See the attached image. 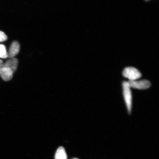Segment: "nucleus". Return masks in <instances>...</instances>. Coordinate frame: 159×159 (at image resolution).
Here are the masks:
<instances>
[{
	"label": "nucleus",
	"instance_id": "nucleus-10",
	"mask_svg": "<svg viewBox=\"0 0 159 159\" xmlns=\"http://www.w3.org/2000/svg\"><path fill=\"white\" fill-rule=\"evenodd\" d=\"M4 63H3V61L0 59V69L4 67Z\"/></svg>",
	"mask_w": 159,
	"mask_h": 159
},
{
	"label": "nucleus",
	"instance_id": "nucleus-2",
	"mask_svg": "<svg viewBox=\"0 0 159 159\" xmlns=\"http://www.w3.org/2000/svg\"><path fill=\"white\" fill-rule=\"evenodd\" d=\"M123 75L125 78H128L129 81L137 80L140 78L142 74L138 69L133 67L125 68L123 71Z\"/></svg>",
	"mask_w": 159,
	"mask_h": 159
},
{
	"label": "nucleus",
	"instance_id": "nucleus-9",
	"mask_svg": "<svg viewBox=\"0 0 159 159\" xmlns=\"http://www.w3.org/2000/svg\"><path fill=\"white\" fill-rule=\"evenodd\" d=\"M7 37L5 34L2 31H0V42L7 40Z\"/></svg>",
	"mask_w": 159,
	"mask_h": 159
},
{
	"label": "nucleus",
	"instance_id": "nucleus-3",
	"mask_svg": "<svg viewBox=\"0 0 159 159\" xmlns=\"http://www.w3.org/2000/svg\"><path fill=\"white\" fill-rule=\"evenodd\" d=\"M129 86L131 88L139 89H148L151 86V83L146 80H140L129 81Z\"/></svg>",
	"mask_w": 159,
	"mask_h": 159
},
{
	"label": "nucleus",
	"instance_id": "nucleus-6",
	"mask_svg": "<svg viewBox=\"0 0 159 159\" xmlns=\"http://www.w3.org/2000/svg\"><path fill=\"white\" fill-rule=\"evenodd\" d=\"M18 65V60L15 57L10 58L4 64V67H5L11 69L13 72L16 70Z\"/></svg>",
	"mask_w": 159,
	"mask_h": 159
},
{
	"label": "nucleus",
	"instance_id": "nucleus-4",
	"mask_svg": "<svg viewBox=\"0 0 159 159\" xmlns=\"http://www.w3.org/2000/svg\"><path fill=\"white\" fill-rule=\"evenodd\" d=\"M20 50V45L18 42L14 41L11 45L9 52H7L8 57L9 58L15 57L16 55L18 54Z\"/></svg>",
	"mask_w": 159,
	"mask_h": 159
},
{
	"label": "nucleus",
	"instance_id": "nucleus-8",
	"mask_svg": "<svg viewBox=\"0 0 159 159\" xmlns=\"http://www.w3.org/2000/svg\"><path fill=\"white\" fill-rule=\"evenodd\" d=\"M8 57V53L4 45H0V57L2 59L7 58Z\"/></svg>",
	"mask_w": 159,
	"mask_h": 159
},
{
	"label": "nucleus",
	"instance_id": "nucleus-5",
	"mask_svg": "<svg viewBox=\"0 0 159 159\" xmlns=\"http://www.w3.org/2000/svg\"><path fill=\"white\" fill-rule=\"evenodd\" d=\"M13 72L7 67H3L0 69V76L4 80L8 81L12 78Z\"/></svg>",
	"mask_w": 159,
	"mask_h": 159
},
{
	"label": "nucleus",
	"instance_id": "nucleus-7",
	"mask_svg": "<svg viewBox=\"0 0 159 159\" xmlns=\"http://www.w3.org/2000/svg\"><path fill=\"white\" fill-rule=\"evenodd\" d=\"M67 155L65 149L63 147H60L56 152L55 159H67Z\"/></svg>",
	"mask_w": 159,
	"mask_h": 159
},
{
	"label": "nucleus",
	"instance_id": "nucleus-1",
	"mask_svg": "<svg viewBox=\"0 0 159 159\" xmlns=\"http://www.w3.org/2000/svg\"><path fill=\"white\" fill-rule=\"evenodd\" d=\"M123 95L126 105L127 109L129 113L132 110V97L131 87L129 86L128 81H124L122 84Z\"/></svg>",
	"mask_w": 159,
	"mask_h": 159
},
{
	"label": "nucleus",
	"instance_id": "nucleus-11",
	"mask_svg": "<svg viewBox=\"0 0 159 159\" xmlns=\"http://www.w3.org/2000/svg\"><path fill=\"white\" fill-rule=\"evenodd\" d=\"M73 159H77V158H73Z\"/></svg>",
	"mask_w": 159,
	"mask_h": 159
}]
</instances>
